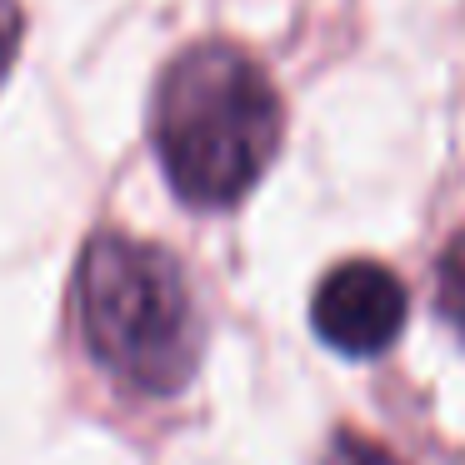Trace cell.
Segmentation results:
<instances>
[{"label":"cell","instance_id":"4","mask_svg":"<svg viewBox=\"0 0 465 465\" xmlns=\"http://www.w3.org/2000/svg\"><path fill=\"white\" fill-rule=\"evenodd\" d=\"M435 305H440V315L465 335V231L445 245L440 265H435Z\"/></svg>","mask_w":465,"mask_h":465},{"label":"cell","instance_id":"2","mask_svg":"<svg viewBox=\"0 0 465 465\" xmlns=\"http://www.w3.org/2000/svg\"><path fill=\"white\" fill-rule=\"evenodd\" d=\"M81 341L95 365L141 395H175L201 365V311L171 251L135 235H95L75 271Z\"/></svg>","mask_w":465,"mask_h":465},{"label":"cell","instance_id":"5","mask_svg":"<svg viewBox=\"0 0 465 465\" xmlns=\"http://www.w3.org/2000/svg\"><path fill=\"white\" fill-rule=\"evenodd\" d=\"M325 465H405L395 450L375 445L371 435H355V430H341L325 450Z\"/></svg>","mask_w":465,"mask_h":465},{"label":"cell","instance_id":"6","mask_svg":"<svg viewBox=\"0 0 465 465\" xmlns=\"http://www.w3.org/2000/svg\"><path fill=\"white\" fill-rule=\"evenodd\" d=\"M21 35H25L21 0H0V81L11 75L15 55H21Z\"/></svg>","mask_w":465,"mask_h":465},{"label":"cell","instance_id":"3","mask_svg":"<svg viewBox=\"0 0 465 465\" xmlns=\"http://www.w3.org/2000/svg\"><path fill=\"white\" fill-rule=\"evenodd\" d=\"M405 285L395 271H385L381 261H345L335 271L321 275L311 295V325L331 351L371 361L385 345H395V335L405 331Z\"/></svg>","mask_w":465,"mask_h":465},{"label":"cell","instance_id":"1","mask_svg":"<svg viewBox=\"0 0 465 465\" xmlns=\"http://www.w3.org/2000/svg\"><path fill=\"white\" fill-rule=\"evenodd\" d=\"M285 105L271 75L225 41H201L161 71L151 145L171 191L195 211H231L271 171Z\"/></svg>","mask_w":465,"mask_h":465}]
</instances>
